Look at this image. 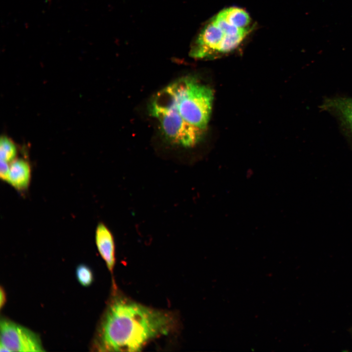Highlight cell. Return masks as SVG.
I'll use <instances>...</instances> for the list:
<instances>
[{
	"label": "cell",
	"mask_w": 352,
	"mask_h": 352,
	"mask_svg": "<svg viewBox=\"0 0 352 352\" xmlns=\"http://www.w3.org/2000/svg\"><path fill=\"white\" fill-rule=\"evenodd\" d=\"M174 320L168 313L117 298L107 307L91 348L98 352H138L153 339L167 335Z\"/></svg>",
	"instance_id": "obj_1"
},
{
	"label": "cell",
	"mask_w": 352,
	"mask_h": 352,
	"mask_svg": "<svg viewBox=\"0 0 352 352\" xmlns=\"http://www.w3.org/2000/svg\"><path fill=\"white\" fill-rule=\"evenodd\" d=\"M189 125L204 134L212 110L211 88L192 76L180 78L157 93Z\"/></svg>",
	"instance_id": "obj_2"
},
{
	"label": "cell",
	"mask_w": 352,
	"mask_h": 352,
	"mask_svg": "<svg viewBox=\"0 0 352 352\" xmlns=\"http://www.w3.org/2000/svg\"><path fill=\"white\" fill-rule=\"evenodd\" d=\"M149 110L158 121L166 139L173 144L190 148L196 146L203 136L186 123L157 93L151 102Z\"/></svg>",
	"instance_id": "obj_3"
},
{
	"label": "cell",
	"mask_w": 352,
	"mask_h": 352,
	"mask_svg": "<svg viewBox=\"0 0 352 352\" xmlns=\"http://www.w3.org/2000/svg\"><path fill=\"white\" fill-rule=\"evenodd\" d=\"M0 340L1 352L45 351L37 333L6 318L0 319Z\"/></svg>",
	"instance_id": "obj_4"
},
{
	"label": "cell",
	"mask_w": 352,
	"mask_h": 352,
	"mask_svg": "<svg viewBox=\"0 0 352 352\" xmlns=\"http://www.w3.org/2000/svg\"><path fill=\"white\" fill-rule=\"evenodd\" d=\"M241 34L229 33L212 18L197 35L192 42L190 55L196 59L210 57L217 54H223L226 41Z\"/></svg>",
	"instance_id": "obj_5"
},
{
	"label": "cell",
	"mask_w": 352,
	"mask_h": 352,
	"mask_svg": "<svg viewBox=\"0 0 352 352\" xmlns=\"http://www.w3.org/2000/svg\"><path fill=\"white\" fill-rule=\"evenodd\" d=\"M321 108L336 117L352 138V98H329L323 102Z\"/></svg>",
	"instance_id": "obj_6"
},
{
	"label": "cell",
	"mask_w": 352,
	"mask_h": 352,
	"mask_svg": "<svg viewBox=\"0 0 352 352\" xmlns=\"http://www.w3.org/2000/svg\"><path fill=\"white\" fill-rule=\"evenodd\" d=\"M95 241L98 251L112 272L115 263V249L112 233L103 222H99L95 232Z\"/></svg>",
	"instance_id": "obj_7"
},
{
	"label": "cell",
	"mask_w": 352,
	"mask_h": 352,
	"mask_svg": "<svg viewBox=\"0 0 352 352\" xmlns=\"http://www.w3.org/2000/svg\"><path fill=\"white\" fill-rule=\"evenodd\" d=\"M31 178V166L27 160L16 158L10 163L7 182L16 190L22 192L27 189Z\"/></svg>",
	"instance_id": "obj_8"
},
{
	"label": "cell",
	"mask_w": 352,
	"mask_h": 352,
	"mask_svg": "<svg viewBox=\"0 0 352 352\" xmlns=\"http://www.w3.org/2000/svg\"><path fill=\"white\" fill-rule=\"evenodd\" d=\"M219 13L228 22L239 28L250 29V17L242 8L231 7L224 9Z\"/></svg>",
	"instance_id": "obj_9"
},
{
	"label": "cell",
	"mask_w": 352,
	"mask_h": 352,
	"mask_svg": "<svg viewBox=\"0 0 352 352\" xmlns=\"http://www.w3.org/2000/svg\"><path fill=\"white\" fill-rule=\"evenodd\" d=\"M18 150L15 143L10 138L3 136L0 140V160L10 163L16 159Z\"/></svg>",
	"instance_id": "obj_10"
},
{
	"label": "cell",
	"mask_w": 352,
	"mask_h": 352,
	"mask_svg": "<svg viewBox=\"0 0 352 352\" xmlns=\"http://www.w3.org/2000/svg\"><path fill=\"white\" fill-rule=\"evenodd\" d=\"M76 279L80 284L85 287L90 286L94 281V275L91 269L87 265H78L75 271Z\"/></svg>",
	"instance_id": "obj_11"
},
{
	"label": "cell",
	"mask_w": 352,
	"mask_h": 352,
	"mask_svg": "<svg viewBox=\"0 0 352 352\" xmlns=\"http://www.w3.org/2000/svg\"><path fill=\"white\" fill-rule=\"evenodd\" d=\"M10 163L0 160V177L4 182H7L9 173Z\"/></svg>",
	"instance_id": "obj_12"
},
{
	"label": "cell",
	"mask_w": 352,
	"mask_h": 352,
	"mask_svg": "<svg viewBox=\"0 0 352 352\" xmlns=\"http://www.w3.org/2000/svg\"><path fill=\"white\" fill-rule=\"evenodd\" d=\"M6 294L4 289L2 286L0 287V307L1 309L4 307L5 303L6 302Z\"/></svg>",
	"instance_id": "obj_13"
}]
</instances>
